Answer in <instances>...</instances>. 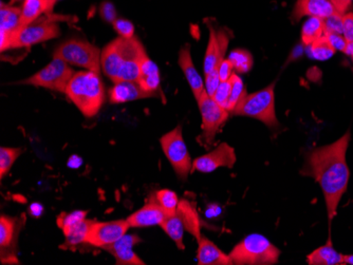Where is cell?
I'll return each mask as SVG.
<instances>
[{
  "instance_id": "b9f144b4",
  "label": "cell",
  "mask_w": 353,
  "mask_h": 265,
  "mask_svg": "<svg viewBox=\"0 0 353 265\" xmlns=\"http://www.w3.org/2000/svg\"><path fill=\"white\" fill-rule=\"evenodd\" d=\"M234 67L232 65L231 61L229 59H223L220 64L219 68H218V72H219L220 81L221 82H227L231 78L232 74H233Z\"/></svg>"
},
{
  "instance_id": "60d3db41",
  "label": "cell",
  "mask_w": 353,
  "mask_h": 265,
  "mask_svg": "<svg viewBox=\"0 0 353 265\" xmlns=\"http://www.w3.org/2000/svg\"><path fill=\"white\" fill-rule=\"evenodd\" d=\"M328 39L329 43H331L333 48L340 52H344L346 48L347 41L345 39L344 35L336 34V33H330V34H324Z\"/></svg>"
},
{
  "instance_id": "1f68e13d",
  "label": "cell",
  "mask_w": 353,
  "mask_h": 265,
  "mask_svg": "<svg viewBox=\"0 0 353 265\" xmlns=\"http://www.w3.org/2000/svg\"><path fill=\"white\" fill-rule=\"evenodd\" d=\"M23 153V148L1 147L0 148V179L3 180L9 173L12 166Z\"/></svg>"
},
{
  "instance_id": "d6a6232c",
  "label": "cell",
  "mask_w": 353,
  "mask_h": 265,
  "mask_svg": "<svg viewBox=\"0 0 353 265\" xmlns=\"http://www.w3.org/2000/svg\"><path fill=\"white\" fill-rule=\"evenodd\" d=\"M309 48H310L311 57L316 61H327L336 52L325 35L311 43Z\"/></svg>"
},
{
  "instance_id": "9a60e30c",
  "label": "cell",
  "mask_w": 353,
  "mask_h": 265,
  "mask_svg": "<svg viewBox=\"0 0 353 265\" xmlns=\"http://www.w3.org/2000/svg\"><path fill=\"white\" fill-rule=\"evenodd\" d=\"M141 242L142 240L137 235H124L112 244L103 247V249L112 255L116 259L117 264L144 265V261L134 252V247Z\"/></svg>"
},
{
  "instance_id": "52a82bcc",
  "label": "cell",
  "mask_w": 353,
  "mask_h": 265,
  "mask_svg": "<svg viewBox=\"0 0 353 265\" xmlns=\"http://www.w3.org/2000/svg\"><path fill=\"white\" fill-rule=\"evenodd\" d=\"M75 71L61 59L53 57L50 64L43 67V69L27 77L26 80L21 81L17 84L26 86L41 87L57 92L66 93L67 86L74 75Z\"/></svg>"
},
{
  "instance_id": "ba28073f",
  "label": "cell",
  "mask_w": 353,
  "mask_h": 265,
  "mask_svg": "<svg viewBox=\"0 0 353 265\" xmlns=\"http://www.w3.org/2000/svg\"><path fill=\"white\" fill-rule=\"evenodd\" d=\"M162 150L179 179L186 181L192 171V158L184 142L181 126H176L160 138Z\"/></svg>"
},
{
  "instance_id": "bcb514c9",
  "label": "cell",
  "mask_w": 353,
  "mask_h": 265,
  "mask_svg": "<svg viewBox=\"0 0 353 265\" xmlns=\"http://www.w3.org/2000/svg\"><path fill=\"white\" fill-rule=\"evenodd\" d=\"M344 263L353 265V255H344Z\"/></svg>"
},
{
  "instance_id": "8992f818",
  "label": "cell",
  "mask_w": 353,
  "mask_h": 265,
  "mask_svg": "<svg viewBox=\"0 0 353 265\" xmlns=\"http://www.w3.org/2000/svg\"><path fill=\"white\" fill-rule=\"evenodd\" d=\"M101 53L102 50L93 43L83 39H72L61 43L55 49L53 57L63 59L67 64L100 73L102 70Z\"/></svg>"
},
{
  "instance_id": "d6986e66",
  "label": "cell",
  "mask_w": 353,
  "mask_h": 265,
  "mask_svg": "<svg viewBox=\"0 0 353 265\" xmlns=\"http://www.w3.org/2000/svg\"><path fill=\"white\" fill-rule=\"evenodd\" d=\"M334 13L338 12L329 0H297L291 19L293 21L305 17L325 19Z\"/></svg>"
},
{
  "instance_id": "603a6c76",
  "label": "cell",
  "mask_w": 353,
  "mask_h": 265,
  "mask_svg": "<svg viewBox=\"0 0 353 265\" xmlns=\"http://www.w3.org/2000/svg\"><path fill=\"white\" fill-rule=\"evenodd\" d=\"M176 211L183 221L185 231L195 237L196 240H199L202 236L201 219H200L199 213L196 209L195 203L186 199L180 200Z\"/></svg>"
},
{
  "instance_id": "681fc988",
  "label": "cell",
  "mask_w": 353,
  "mask_h": 265,
  "mask_svg": "<svg viewBox=\"0 0 353 265\" xmlns=\"http://www.w3.org/2000/svg\"><path fill=\"white\" fill-rule=\"evenodd\" d=\"M12 1H21V0H12Z\"/></svg>"
},
{
  "instance_id": "f35d334b",
  "label": "cell",
  "mask_w": 353,
  "mask_h": 265,
  "mask_svg": "<svg viewBox=\"0 0 353 265\" xmlns=\"http://www.w3.org/2000/svg\"><path fill=\"white\" fill-rule=\"evenodd\" d=\"M100 15L103 21L106 23H112L118 19V14H117L116 8L110 1H103L100 6Z\"/></svg>"
},
{
  "instance_id": "8d00e7d4",
  "label": "cell",
  "mask_w": 353,
  "mask_h": 265,
  "mask_svg": "<svg viewBox=\"0 0 353 265\" xmlns=\"http://www.w3.org/2000/svg\"><path fill=\"white\" fill-rule=\"evenodd\" d=\"M230 93H231V81L227 82L220 83L217 91H216L215 96H213L214 100L225 109L229 100ZM227 110V109H225Z\"/></svg>"
},
{
  "instance_id": "7dc6e473",
  "label": "cell",
  "mask_w": 353,
  "mask_h": 265,
  "mask_svg": "<svg viewBox=\"0 0 353 265\" xmlns=\"http://www.w3.org/2000/svg\"><path fill=\"white\" fill-rule=\"evenodd\" d=\"M47 3L48 5H49V9H50V12H52V10L54 9V6L57 5L54 0H47Z\"/></svg>"
},
{
  "instance_id": "30bf717a",
  "label": "cell",
  "mask_w": 353,
  "mask_h": 265,
  "mask_svg": "<svg viewBox=\"0 0 353 265\" xmlns=\"http://www.w3.org/2000/svg\"><path fill=\"white\" fill-rule=\"evenodd\" d=\"M27 221L26 213L19 217L1 215L0 217V259L3 264H17V241Z\"/></svg>"
},
{
  "instance_id": "d4e9b609",
  "label": "cell",
  "mask_w": 353,
  "mask_h": 265,
  "mask_svg": "<svg viewBox=\"0 0 353 265\" xmlns=\"http://www.w3.org/2000/svg\"><path fill=\"white\" fill-rule=\"evenodd\" d=\"M45 13H51L47 0H23L19 29L39 21Z\"/></svg>"
},
{
  "instance_id": "484cf974",
  "label": "cell",
  "mask_w": 353,
  "mask_h": 265,
  "mask_svg": "<svg viewBox=\"0 0 353 265\" xmlns=\"http://www.w3.org/2000/svg\"><path fill=\"white\" fill-rule=\"evenodd\" d=\"M160 226L165 231L166 235L176 243L178 248L182 249V251L185 248L183 242L184 231H186L185 226H184L183 221L176 209L172 215H166Z\"/></svg>"
},
{
  "instance_id": "f1b7e54d",
  "label": "cell",
  "mask_w": 353,
  "mask_h": 265,
  "mask_svg": "<svg viewBox=\"0 0 353 265\" xmlns=\"http://www.w3.org/2000/svg\"><path fill=\"white\" fill-rule=\"evenodd\" d=\"M95 220H87L85 219L83 222L79 223L77 226L71 231L68 236L65 237V248H69V247H74L77 245L82 244L85 243L86 244L87 235H88L89 231H90L91 226Z\"/></svg>"
},
{
  "instance_id": "3957f363",
  "label": "cell",
  "mask_w": 353,
  "mask_h": 265,
  "mask_svg": "<svg viewBox=\"0 0 353 265\" xmlns=\"http://www.w3.org/2000/svg\"><path fill=\"white\" fill-rule=\"evenodd\" d=\"M65 94L77 106L81 114L88 118L99 114L106 96L100 73L88 70L74 73Z\"/></svg>"
},
{
  "instance_id": "7c38bea8",
  "label": "cell",
  "mask_w": 353,
  "mask_h": 265,
  "mask_svg": "<svg viewBox=\"0 0 353 265\" xmlns=\"http://www.w3.org/2000/svg\"><path fill=\"white\" fill-rule=\"evenodd\" d=\"M130 229V223L126 219L109 222L95 221L87 235L86 244L103 248L122 238Z\"/></svg>"
},
{
  "instance_id": "74e56055",
  "label": "cell",
  "mask_w": 353,
  "mask_h": 265,
  "mask_svg": "<svg viewBox=\"0 0 353 265\" xmlns=\"http://www.w3.org/2000/svg\"><path fill=\"white\" fill-rule=\"evenodd\" d=\"M220 83H221V81H220L218 69H215V70L212 71L211 73H208V75H205V84L204 85H205V91L208 96H212V98L215 96L216 91H217Z\"/></svg>"
},
{
  "instance_id": "6da1fadb",
  "label": "cell",
  "mask_w": 353,
  "mask_h": 265,
  "mask_svg": "<svg viewBox=\"0 0 353 265\" xmlns=\"http://www.w3.org/2000/svg\"><path fill=\"white\" fill-rule=\"evenodd\" d=\"M349 143L350 131H347L334 143L312 150L301 170V175L313 178L321 186L330 223L338 213L339 204L348 187L350 173L346 154Z\"/></svg>"
},
{
  "instance_id": "836d02e7",
  "label": "cell",
  "mask_w": 353,
  "mask_h": 265,
  "mask_svg": "<svg viewBox=\"0 0 353 265\" xmlns=\"http://www.w3.org/2000/svg\"><path fill=\"white\" fill-rule=\"evenodd\" d=\"M154 195L159 205L164 209L168 215H172L178 209L180 200L174 191H170V189H160V191H156Z\"/></svg>"
},
{
  "instance_id": "4316f807",
  "label": "cell",
  "mask_w": 353,
  "mask_h": 265,
  "mask_svg": "<svg viewBox=\"0 0 353 265\" xmlns=\"http://www.w3.org/2000/svg\"><path fill=\"white\" fill-rule=\"evenodd\" d=\"M324 35V21L319 17H310L303 23L301 29V41L306 45H310Z\"/></svg>"
},
{
  "instance_id": "277c9868",
  "label": "cell",
  "mask_w": 353,
  "mask_h": 265,
  "mask_svg": "<svg viewBox=\"0 0 353 265\" xmlns=\"http://www.w3.org/2000/svg\"><path fill=\"white\" fill-rule=\"evenodd\" d=\"M229 256L233 264L271 265L279 262L281 251L263 235L252 233L234 246Z\"/></svg>"
},
{
  "instance_id": "ab89813d",
  "label": "cell",
  "mask_w": 353,
  "mask_h": 265,
  "mask_svg": "<svg viewBox=\"0 0 353 265\" xmlns=\"http://www.w3.org/2000/svg\"><path fill=\"white\" fill-rule=\"evenodd\" d=\"M343 35L347 41H353V13L347 12L343 15Z\"/></svg>"
},
{
  "instance_id": "ac0fdd59",
  "label": "cell",
  "mask_w": 353,
  "mask_h": 265,
  "mask_svg": "<svg viewBox=\"0 0 353 265\" xmlns=\"http://www.w3.org/2000/svg\"><path fill=\"white\" fill-rule=\"evenodd\" d=\"M156 98L141 87L137 81H120L109 90V100L112 104H125L144 98Z\"/></svg>"
},
{
  "instance_id": "f546056e",
  "label": "cell",
  "mask_w": 353,
  "mask_h": 265,
  "mask_svg": "<svg viewBox=\"0 0 353 265\" xmlns=\"http://www.w3.org/2000/svg\"><path fill=\"white\" fill-rule=\"evenodd\" d=\"M87 211H75L69 213H61L57 217V223L63 231V236H68L73 229L86 219Z\"/></svg>"
},
{
  "instance_id": "c3c4849f",
  "label": "cell",
  "mask_w": 353,
  "mask_h": 265,
  "mask_svg": "<svg viewBox=\"0 0 353 265\" xmlns=\"http://www.w3.org/2000/svg\"><path fill=\"white\" fill-rule=\"evenodd\" d=\"M54 1H55V3H59V1H61V0H54Z\"/></svg>"
},
{
  "instance_id": "e0dca14e",
  "label": "cell",
  "mask_w": 353,
  "mask_h": 265,
  "mask_svg": "<svg viewBox=\"0 0 353 265\" xmlns=\"http://www.w3.org/2000/svg\"><path fill=\"white\" fill-rule=\"evenodd\" d=\"M0 11V34H1V52L9 50L11 45L12 37L19 30L21 23V8L15 6L6 5L1 3Z\"/></svg>"
},
{
  "instance_id": "f907efd6",
  "label": "cell",
  "mask_w": 353,
  "mask_h": 265,
  "mask_svg": "<svg viewBox=\"0 0 353 265\" xmlns=\"http://www.w3.org/2000/svg\"><path fill=\"white\" fill-rule=\"evenodd\" d=\"M352 63H353V56H352Z\"/></svg>"
},
{
  "instance_id": "5bb4252c",
  "label": "cell",
  "mask_w": 353,
  "mask_h": 265,
  "mask_svg": "<svg viewBox=\"0 0 353 265\" xmlns=\"http://www.w3.org/2000/svg\"><path fill=\"white\" fill-rule=\"evenodd\" d=\"M208 30H210V39H208L205 56H204V75H208L215 69L219 68L221 61L225 59L224 56L227 53L230 37H231V35L228 34L227 30H215L212 25H208Z\"/></svg>"
},
{
  "instance_id": "ffe728a7",
  "label": "cell",
  "mask_w": 353,
  "mask_h": 265,
  "mask_svg": "<svg viewBox=\"0 0 353 265\" xmlns=\"http://www.w3.org/2000/svg\"><path fill=\"white\" fill-rule=\"evenodd\" d=\"M178 64L185 76L186 81L192 89V94L195 96L196 100H199L202 93L205 91V85H204L202 77L198 73L194 61H192V54H190V45H185L182 47L179 52V59H178Z\"/></svg>"
},
{
  "instance_id": "8fae6325",
  "label": "cell",
  "mask_w": 353,
  "mask_h": 265,
  "mask_svg": "<svg viewBox=\"0 0 353 265\" xmlns=\"http://www.w3.org/2000/svg\"><path fill=\"white\" fill-rule=\"evenodd\" d=\"M61 35V27L53 21H35L27 27L21 28L12 37L10 49L30 48L51 39H57Z\"/></svg>"
},
{
  "instance_id": "83f0119b",
  "label": "cell",
  "mask_w": 353,
  "mask_h": 265,
  "mask_svg": "<svg viewBox=\"0 0 353 265\" xmlns=\"http://www.w3.org/2000/svg\"><path fill=\"white\" fill-rule=\"evenodd\" d=\"M230 81H231V93H230L229 100H228L225 109H227L230 114H232L235 110L236 107L239 105V103L245 98L248 93L243 80L236 73L232 74Z\"/></svg>"
},
{
  "instance_id": "cb8c5ba5",
  "label": "cell",
  "mask_w": 353,
  "mask_h": 265,
  "mask_svg": "<svg viewBox=\"0 0 353 265\" xmlns=\"http://www.w3.org/2000/svg\"><path fill=\"white\" fill-rule=\"evenodd\" d=\"M307 262L310 265H340L345 264L344 255L336 252L333 247L331 239L326 244L315 249L307 257Z\"/></svg>"
},
{
  "instance_id": "7402d4cb",
  "label": "cell",
  "mask_w": 353,
  "mask_h": 265,
  "mask_svg": "<svg viewBox=\"0 0 353 265\" xmlns=\"http://www.w3.org/2000/svg\"><path fill=\"white\" fill-rule=\"evenodd\" d=\"M197 261L199 265H231L233 264L229 255L224 254L221 249L202 235L197 241Z\"/></svg>"
},
{
  "instance_id": "5b68a950",
  "label": "cell",
  "mask_w": 353,
  "mask_h": 265,
  "mask_svg": "<svg viewBox=\"0 0 353 265\" xmlns=\"http://www.w3.org/2000/svg\"><path fill=\"white\" fill-rule=\"evenodd\" d=\"M274 88L275 84L273 83L257 92L247 94L232 114L261 120L271 129L279 127V123L275 112Z\"/></svg>"
},
{
  "instance_id": "e575fe53",
  "label": "cell",
  "mask_w": 353,
  "mask_h": 265,
  "mask_svg": "<svg viewBox=\"0 0 353 265\" xmlns=\"http://www.w3.org/2000/svg\"><path fill=\"white\" fill-rule=\"evenodd\" d=\"M112 27H114V31L118 33L119 36L122 37V39H130L134 37L136 28H134V23L128 19H118L112 23Z\"/></svg>"
},
{
  "instance_id": "7a4b0ae2",
  "label": "cell",
  "mask_w": 353,
  "mask_h": 265,
  "mask_svg": "<svg viewBox=\"0 0 353 265\" xmlns=\"http://www.w3.org/2000/svg\"><path fill=\"white\" fill-rule=\"evenodd\" d=\"M145 54L144 45L136 36L130 39L117 37L102 49L103 72L114 83L138 81L141 61Z\"/></svg>"
},
{
  "instance_id": "4fadbf2b",
  "label": "cell",
  "mask_w": 353,
  "mask_h": 265,
  "mask_svg": "<svg viewBox=\"0 0 353 265\" xmlns=\"http://www.w3.org/2000/svg\"><path fill=\"white\" fill-rule=\"evenodd\" d=\"M237 161L235 149L228 143H221L208 153L197 158L192 163V171L210 173L220 167L231 168Z\"/></svg>"
},
{
  "instance_id": "4dcf8cb0",
  "label": "cell",
  "mask_w": 353,
  "mask_h": 265,
  "mask_svg": "<svg viewBox=\"0 0 353 265\" xmlns=\"http://www.w3.org/2000/svg\"><path fill=\"white\" fill-rule=\"evenodd\" d=\"M228 59L233 65L234 70L238 73L249 72L253 67V56L249 51L243 49H236L232 51Z\"/></svg>"
},
{
  "instance_id": "44dd1931",
  "label": "cell",
  "mask_w": 353,
  "mask_h": 265,
  "mask_svg": "<svg viewBox=\"0 0 353 265\" xmlns=\"http://www.w3.org/2000/svg\"><path fill=\"white\" fill-rule=\"evenodd\" d=\"M137 82L144 90L152 93L156 98H160L162 96L160 69L150 59L148 53L143 56L142 61H141L140 74H139Z\"/></svg>"
},
{
  "instance_id": "2e32d148",
  "label": "cell",
  "mask_w": 353,
  "mask_h": 265,
  "mask_svg": "<svg viewBox=\"0 0 353 265\" xmlns=\"http://www.w3.org/2000/svg\"><path fill=\"white\" fill-rule=\"evenodd\" d=\"M168 213L164 211L154 195H150L146 204L136 213L130 215L126 220L130 223V227H150L154 225H161Z\"/></svg>"
},
{
  "instance_id": "f6af8a7d",
  "label": "cell",
  "mask_w": 353,
  "mask_h": 265,
  "mask_svg": "<svg viewBox=\"0 0 353 265\" xmlns=\"http://www.w3.org/2000/svg\"><path fill=\"white\" fill-rule=\"evenodd\" d=\"M345 54L349 55V56H353V41H347L346 48L344 51Z\"/></svg>"
},
{
  "instance_id": "ee69618b",
  "label": "cell",
  "mask_w": 353,
  "mask_h": 265,
  "mask_svg": "<svg viewBox=\"0 0 353 265\" xmlns=\"http://www.w3.org/2000/svg\"><path fill=\"white\" fill-rule=\"evenodd\" d=\"M29 213H31L33 217L39 218L43 213V206L41 203H33L30 205Z\"/></svg>"
},
{
  "instance_id": "9c48e42d",
  "label": "cell",
  "mask_w": 353,
  "mask_h": 265,
  "mask_svg": "<svg viewBox=\"0 0 353 265\" xmlns=\"http://www.w3.org/2000/svg\"><path fill=\"white\" fill-rule=\"evenodd\" d=\"M197 102L202 118V134L200 138L204 145L211 146L220 128L229 118L230 112L220 106L212 96H208L206 91L202 93Z\"/></svg>"
},
{
  "instance_id": "7bdbcfd3",
  "label": "cell",
  "mask_w": 353,
  "mask_h": 265,
  "mask_svg": "<svg viewBox=\"0 0 353 265\" xmlns=\"http://www.w3.org/2000/svg\"><path fill=\"white\" fill-rule=\"evenodd\" d=\"M329 1L332 3L336 12L342 15L349 12V9L352 6V0H329Z\"/></svg>"
},
{
  "instance_id": "d590c367",
  "label": "cell",
  "mask_w": 353,
  "mask_h": 265,
  "mask_svg": "<svg viewBox=\"0 0 353 265\" xmlns=\"http://www.w3.org/2000/svg\"><path fill=\"white\" fill-rule=\"evenodd\" d=\"M324 21V34L336 33L343 34V15L340 13H334L331 17L323 19Z\"/></svg>"
}]
</instances>
